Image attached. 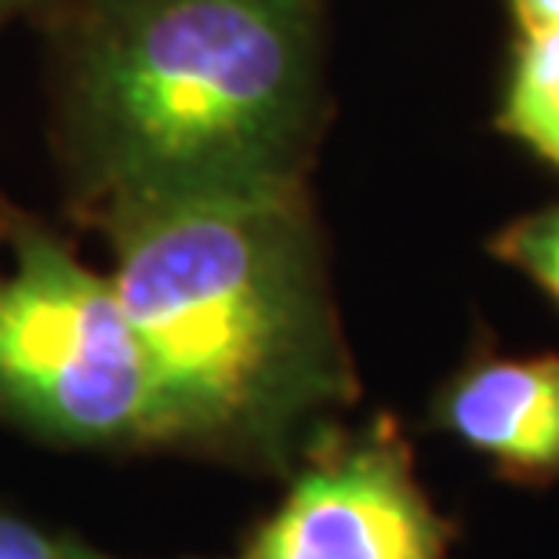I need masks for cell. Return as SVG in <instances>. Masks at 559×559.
Returning <instances> with one entry per match:
<instances>
[{
	"mask_svg": "<svg viewBox=\"0 0 559 559\" xmlns=\"http://www.w3.org/2000/svg\"><path fill=\"white\" fill-rule=\"evenodd\" d=\"M320 0H84L66 128L98 218L306 182Z\"/></svg>",
	"mask_w": 559,
	"mask_h": 559,
	"instance_id": "2",
	"label": "cell"
},
{
	"mask_svg": "<svg viewBox=\"0 0 559 559\" xmlns=\"http://www.w3.org/2000/svg\"><path fill=\"white\" fill-rule=\"evenodd\" d=\"M516 29L527 26H559V0H506Z\"/></svg>",
	"mask_w": 559,
	"mask_h": 559,
	"instance_id": "9",
	"label": "cell"
},
{
	"mask_svg": "<svg viewBox=\"0 0 559 559\" xmlns=\"http://www.w3.org/2000/svg\"><path fill=\"white\" fill-rule=\"evenodd\" d=\"M153 447L290 473L360 385L306 182L106 215Z\"/></svg>",
	"mask_w": 559,
	"mask_h": 559,
	"instance_id": "1",
	"label": "cell"
},
{
	"mask_svg": "<svg viewBox=\"0 0 559 559\" xmlns=\"http://www.w3.org/2000/svg\"><path fill=\"white\" fill-rule=\"evenodd\" d=\"M451 538L454 527L418 484L415 447L378 415L312 436L243 559H447Z\"/></svg>",
	"mask_w": 559,
	"mask_h": 559,
	"instance_id": "4",
	"label": "cell"
},
{
	"mask_svg": "<svg viewBox=\"0 0 559 559\" xmlns=\"http://www.w3.org/2000/svg\"><path fill=\"white\" fill-rule=\"evenodd\" d=\"M70 559H109V556L92 552V549H84V545H73V542H70Z\"/></svg>",
	"mask_w": 559,
	"mask_h": 559,
	"instance_id": "10",
	"label": "cell"
},
{
	"mask_svg": "<svg viewBox=\"0 0 559 559\" xmlns=\"http://www.w3.org/2000/svg\"><path fill=\"white\" fill-rule=\"evenodd\" d=\"M495 131L559 171V26L516 29L501 73Z\"/></svg>",
	"mask_w": 559,
	"mask_h": 559,
	"instance_id": "6",
	"label": "cell"
},
{
	"mask_svg": "<svg viewBox=\"0 0 559 559\" xmlns=\"http://www.w3.org/2000/svg\"><path fill=\"white\" fill-rule=\"evenodd\" d=\"M0 415L55 443L153 447V389L109 273L0 200Z\"/></svg>",
	"mask_w": 559,
	"mask_h": 559,
	"instance_id": "3",
	"label": "cell"
},
{
	"mask_svg": "<svg viewBox=\"0 0 559 559\" xmlns=\"http://www.w3.org/2000/svg\"><path fill=\"white\" fill-rule=\"evenodd\" d=\"M429 425L523 487L559 479V353L473 349L429 404Z\"/></svg>",
	"mask_w": 559,
	"mask_h": 559,
	"instance_id": "5",
	"label": "cell"
},
{
	"mask_svg": "<svg viewBox=\"0 0 559 559\" xmlns=\"http://www.w3.org/2000/svg\"><path fill=\"white\" fill-rule=\"evenodd\" d=\"M11 4H19V0H0V11H8Z\"/></svg>",
	"mask_w": 559,
	"mask_h": 559,
	"instance_id": "11",
	"label": "cell"
},
{
	"mask_svg": "<svg viewBox=\"0 0 559 559\" xmlns=\"http://www.w3.org/2000/svg\"><path fill=\"white\" fill-rule=\"evenodd\" d=\"M0 559H70V542H59L33 523L0 512Z\"/></svg>",
	"mask_w": 559,
	"mask_h": 559,
	"instance_id": "8",
	"label": "cell"
},
{
	"mask_svg": "<svg viewBox=\"0 0 559 559\" xmlns=\"http://www.w3.org/2000/svg\"><path fill=\"white\" fill-rule=\"evenodd\" d=\"M487 251L538 284L559 306V200L506 222L487 240Z\"/></svg>",
	"mask_w": 559,
	"mask_h": 559,
	"instance_id": "7",
	"label": "cell"
}]
</instances>
